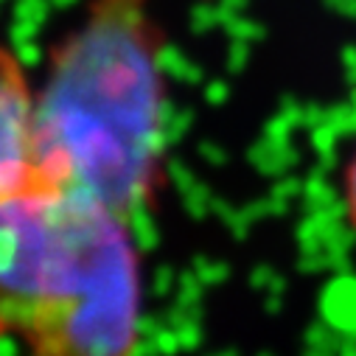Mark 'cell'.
<instances>
[{
	"instance_id": "obj_1",
	"label": "cell",
	"mask_w": 356,
	"mask_h": 356,
	"mask_svg": "<svg viewBox=\"0 0 356 356\" xmlns=\"http://www.w3.org/2000/svg\"><path fill=\"white\" fill-rule=\"evenodd\" d=\"M163 104L154 0H84L37 87V188L84 194L129 222L157 188Z\"/></svg>"
},
{
	"instance_id": "obj_3",
	"label": "cell",
	"mask_w": 356,
	"mask_h": 356,
	"mask_svg": "<svg viewBox=\"0 0 356 356\" xmlns=\"http://www.w3.org/2000/svg\"><path fill=\"white\" fill-rule=\"evenodd\" d=\"M37 188V90L26 65L0 45V205Z\"/></svg>"
},
{
	"instance_id": "obj_2",
	"label": "cell",
	"mask_w": 356,
	"mask_h": 356,
	"mask_svg": "<svg viewBox=\"0 0 356 356\" xmlns=\"http://www.w3.org/2000/svg\"><path fill=\"white\" fill-rule=\"evenodd\" d=\"M140 270L129 222L62 188L0 205V337L26 356H132Z\"/></svg>"
},
{
	"instance_id": "obj_4",
	"label": "cell",
	"mask_w": 356,
	"mask_h": 356,
	"mask_svg": "<svg viewBox=\"0 0 356 356\" xmlns=\"http://www.w3.org/2000/svg\"><path fill=\"white\" fill-rule=\"evenodd\" d=\"M345 208H348L350 225L356 227V152H353L348 171H345Z\"/></svg>"
}]
</instances>
